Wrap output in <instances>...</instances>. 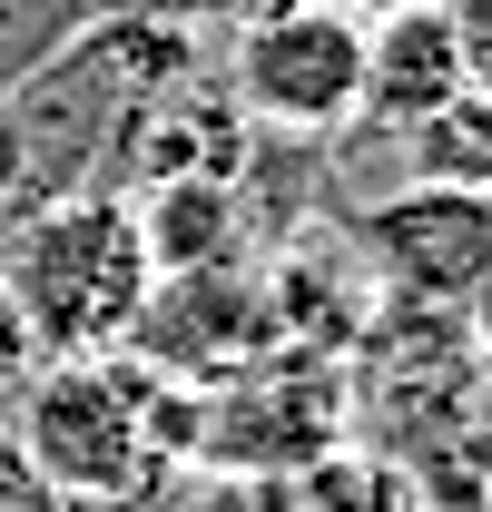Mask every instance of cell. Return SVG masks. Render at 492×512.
<instances>
[{"mask_svg":"<svg viewBox=\"0 0 492 512\" xmlns=\"http://www.w3.org/2000/svg\"><path fill=\"white\" fill-rule=\"evenodd\" d=\"M0 286H10V306L30 325L40 365H60V355H119L138 306H148V286H158V266L138 247V197H119V188L50 197L20 227Z\"/></svg>","mask_w":492,"mask_h":512,"instance_id":"obj_1","label":"cell"},{"mask_svg":"<svg viewBox=\"0 0 492 512\" xmlns=\"http://www.w3.org/2000/svg\"><path fill=\"white\" fill-rule=\"evenodd\" d=\"M10 453L40 473L60 512H138L168 483V453L148 434V365L138 355H60L20 384Z\"/></svg>","mask_w":492,"mask_h":512,"instance_id":"obj_2","label":"cell"},{"mask_svg":"<svg viewBox=\"0 0 492 512\" xmlns=\"http://www.w3.org/2000/svg\"><path fill=\"white\" fill-rule=\"evenodd\" d=\"M325 444H345V365L306 345H266L237 375L207 384L197 453L217 473H306Z\"/></svg>","mask_w":492,"mask_h":512,"instance_id":"obj_3","label":"cell"},{"mask_svg":"<svg viewBox=\"0 0 492 512\" xmlns=\"http://www.w3.org/2000/svg\"><path fill=\"white\" fill-rule=\"evenodd\" d=\"M355 256H365V286L394 306H473L492 276V197L404 178L355 217Z\"/></svg>","mask_w":492,"mask_h":512,"instance_id":"obj_4","label":"cell"},{"mask_svg":"<svg viewBox=\"0 0 492 512\" xmlns=\"http://www.w3.org/2000/svg\"><path fill=\"white\" fill-rule=\"evenodd\" d=\"M355 79H365V30L335 10H276L237 30V109L276 138H335L355 128Z\"/></svg>","mask_w":492,"mask_h":512,"instance_id":"obj_5","label":"cell"},{"mask_svg":"<svg viewBox=\"0 0 492 512\" xmlns=\"http://www.w3.org/2000/svg\"><path fill=\"white\" fill-rule=\"evenodd\" d=\"M483 89V50H473V20L414 0V10H384L365 30V79H355V119L384 138H414L424 119H443L453 99Z\"/></svg>","mask_w":492,"mask_h":512,"instance_id":"obj_6","label":"cell"},{"mask_svg":"<svg viewBox=\"0 0 492 512\" xmlns=\"http://www.w3.org/2000/svg\"><path fill=\"white\" fill-rule=\"evenodd\" d=\"M266 345L276 335H266V306H256V276H237V266L158 276L138 325H128V355L178 375V384H217V375H237L246 355H266Z\"/></svg>","mask_w":492,"mask_h":512,"instance_id":"obj_7","label":"cell"},{"mask_svg":"<svg viewBox=\"0 0 492 512\" xmlns=\"http://www.w3.org/2000/svg\"><path fill=\"white\" fill-rule=\"evenodd\" d=\"M138 247L158 276H197V266H227L237 256V197L227 178H158L138 207Z\"/></svg>","mask_w":492,"mask_h":512,"instance_id":"obj_8","label":"cell"},{"mask_svg":"<svg viewBox=\"0 0 492 512\" xmlns=\"http://www.w3.org/2000/svg\"><path fill=\"white\" fill-rule=\"evenodd\" d=\"M296 512H414V483H404V463L384 444L345 434L296 473Z\"/></svg>","mask_w":492,"mask_h":512,"instance_id":"obj_9","label":"cell"},{"mask_svg":"<svg viewBox=\"0 0 492 512\" xmlns=\"http://www.w3.org/2000/svg\"><path fill=\"white\" fill-rule=\"evenodd\" d=\"M404 148H414V178L492 197V99H483V89H473V99H453L443 119H424Z\"/></svg>","mask_w":492,"mask_h":512,"instance_id":"obj_10","label":"cell"},{"mask_svg":"<svg viewBox=\"0 0 492 512\" xmlns=\"http://www.w3.org/2000/svg\"><path fill=\"white\" fill-rule=\"evenodd\" d=\"M197 512H296V473H207Z\"/></svg>","mask_w":492,"mask_h":512,"instance_id":"obj_11","label":"cell"},{"mask_svg":"<svg viewBox=\"0 0 492 512\" xmlns=\"http://www.w3.org/2000/svg\"><path fill=\"white\" fill-rule=\"evenodd\" d=\"M30 375H40V345H30V325H20L10 286H0V394H20Z\"/></svg>","mask_w":492,"mask_h":512,"instance_id":"obj_12","label":"cell"},{"mask_svg":"<svg viewBox=\"0 0 492 512\" xmlns=\"http://www.w3.org/2000/svg\"><path fill=\"white\" fill-rule=\"evenodd\" d=\"M315 10H335V20H355V30H374L384 10H414V0H315Z\"/></svg>","mask_w":492,"mask_h":512,"instance_id":"obj_13","label":"cell"}]
</instances>
